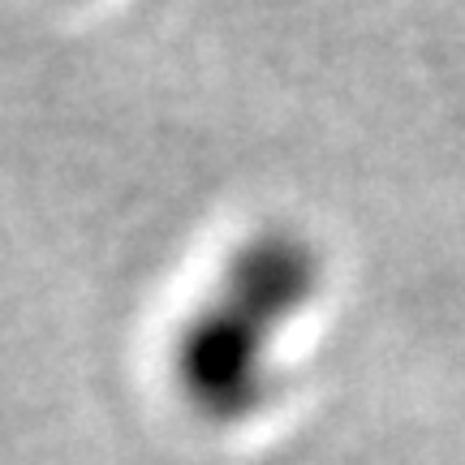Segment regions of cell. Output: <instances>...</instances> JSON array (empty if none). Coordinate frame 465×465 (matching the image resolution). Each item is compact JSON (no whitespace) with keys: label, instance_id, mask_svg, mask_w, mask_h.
<instances>
[{"label":"cell","instance_id":"1","mask_svg":"<svg viewBox=\"0 0 465 465\" xmlns=\"http://www.w3.org/2000/svg\"><path fill=\"white\" fill-rule=\"evenodd\" d=\"M323 293V254L293 224H263L224 254L216 281L182 319L168 375L207 427H242L263 414L281 375L284 336Z\"/></svg>","mask_w":465,"mask_h":465}]
</instances>
